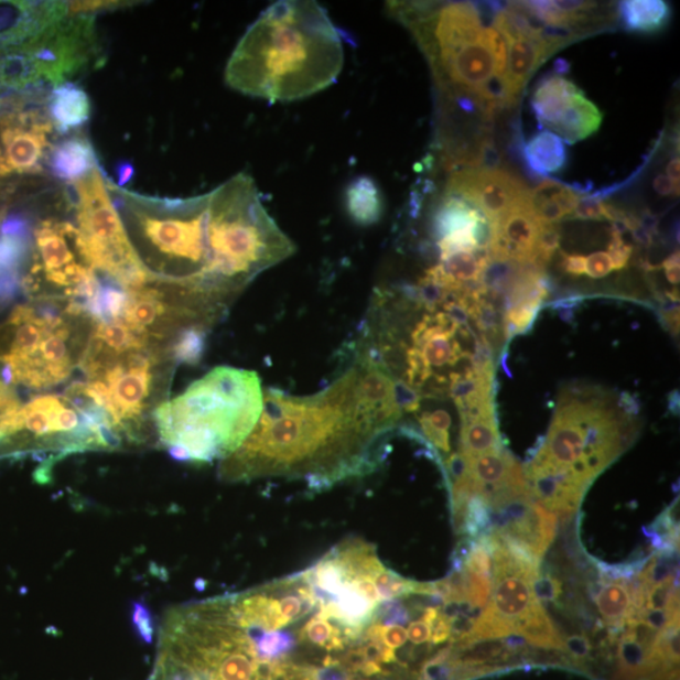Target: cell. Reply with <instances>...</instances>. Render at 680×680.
Returning <instances> with one entry per match:
<instances>
[{"label":"cell","instance_id":"obj_1","mask_svg":"<svg viewBox=\"0 0 680 680\" xmlns=\"http://www.w3.org/2000/svg\"><path fill=\"white\" fill-rule=\"evenodd\" d=\"M403 411L370 386L353 365L309 397L263 391V409L249 438L219 466L220 479L249 482L265 476L304 478L314 492L370 471L374 441L391 430Z\"/></svg>","mask_w":680,"mask_h":680},{"label":"cell","instance_id":"obj_2","mask_svg":"<svg viewBox=\"0 0 680 680\" xmlns=\"http://www.w3.org/2000/svg\"><path fill=\"white\" fill-rule=\"evenodd\" d=\"M344 64L342 35L312 0L270 6L237 43L225 78L233 90L270 102L303 100L332 86Z\"/></svg>","mask_w":680,"mask_h":680},{"label":"cell","instance_id":"obj_3","mask_svg":"<svg viewBox=\"0 0 680 680\" xmlns=\"http://www.w3.org/2000/svg\"><path fill=\"white\" fill-rule=\"evenodd\" d=\"M105 182L149 279L187 290L220 315L226 307L209 280V193L187 198L155 197L120 187L106 176Z\"/></svg>","mask_w":680,"mask_h":680},{"label":"cell","instance_id":"obj_4","mask_svg":"<svg viewBox=\"0 0 680 680\" xmlns=\"http://www.w3.org/2000/svg\"><path fill=\"white\" fill-rule=\"evenodd\" d=\"M262 409L258 374L218 367L174 400L159 404L154 421L174 461L206 464L235 453L258 425Z\"/></svg>","mask_w":680,"mask_h":680},{"label":"cell","instance_id":"obj_5","mask_svg":"<svg viewBox=\"0 0 680 680\" xmlns=\"http://www.w3.org/2000/svg\"><path fill=\"white\" fill-rule=\"evenodd\" d=\"M208 241L211 287L226 307L260 273L296 251L265 209L258 185L247 173L209 192Z\"/></svg>","mask_w":680,"mask_h":680},{"label":"cell","instance_id":"obj_6","mask_svg":"<svg viewBox=\"0 0 680 680\" xmlns=\"http://www.w3.org/2000/svg\"><path fill=\"white\" fill-rule=\"evenodd\" d=\"M0 360L9 381L32 390L57 386L73 374V326L57 309L21 305L9 317Z\"/></svg>","mask_w":680,"mask_h":680},{"label":"cell","instance_id":"obj_7","mask_svg":"<svg viewBox=\"0 0 680 680\" xmlns=\"http://www.w3.org/2000/svg\"><path fill=\"white\" fill-rule=\"evenodd\" d=\"M33 263L23 285L43 300H58L71 314L85 317L100 280L85 251L77 227L55 218L34 229Z\"/></svg>","mask_w":680,"mask_h":680},{"label":"cell","instance_id":"obj_8","mask_svg":"<svg viewBox=\"0 0 680 680\" xmlns=\"http://www.w3.org/2000/svg\"><path fill=\"white\" fill-rule=\"evenodd\" d=\"M73 184L77 229L95 270L127 290L152 281L132 250L100 168Z\"/></svg>","mask_w":680,"mask_h":680},{"label":"cell","instance_id":"obj_9","mask_svg":"<svg viewBox=\"0 0 680 680\" xmlns=\"http://www.w3.org/2000/svg\"><path fill=\"white\" fill-rule=\"evenodd\" d=\"M95 15L68 13L41 37L22 46L41 91L50 93L104 65Z\"/></svg>","mask_w":680,"mask_h":680},{"label":"cell","instance_id":"obj_10","mask_svg":"<svg viewBox=\"0 0 680 680\" xmlns=\"http://www.w3.org/2000/svg\"><path fill=\"white\" fill-rule=\"evenodd\" d=\"M47 99L7 100L0 109V176L39 174L47 165L56 130L46 110Z\"/></svg>","mask_w":680,"mask_h":680},{"label":"cell","instance_id":"obj_11","mask_svg":"<svg viewBox=\"0 0 680 680\" xmlns=\"http://www.w3.org/2000/svg\"><path fill=\"white\" fill-rule=\"evenodd\" d=\"M529 188L518 176L499 168H461L450 174L445 194L471 203L490 225L525 202Z\"/></svg>","mask_w":680,"mask_h":680},{"label":"cell","instance_id":"obj_12","mask_svg":"<svg viewBox=\"0 0 680 680\" xmlns=\"http://www.w3.org/2000/svg\"><path fill=\"white\" fill-rule=\"evenodd\" d=\"M68 13L69 2L0 0V52L37 40Z\"/></svg>","mask_w":680,"mask_h":680},{"label":"cell","instance_id":"obj_13","mask_svg":"<svg viewBox=\"0 0 680 680\" xmlns=\"http://www.w3.org/2000/svg\"><path fill=\"white\" fill-rule=\"evenodd\" d=\"M562 47V43L549 40L519 37L510 42L508 66L500 83L503 106L515 105L536 69Z\"/></svg>","mask_w":680,"mask_h":680},{"label":"cell","instance_id":"obj_14","mask_svg":"<svg viewBox=\"0 0 680 680\" xmlns=\"http://www.w3.org/2000/svg\"><path fill=\"white\" fill-rule=\"evenodd\" d=\"M31 251L30 225L11 216L0 226V304L12 300L21 285L22 271Z\"/></svg>","mask_w":680,"mask_h":680},{"label":"cell","instance_id":"obj_15","mask_svg":"<svg viewBox=\"0 0 680 680\" xmlns=\"http://www.w3.org/2000/svg\"><path fill=\"white\" fill-rule=\"evenodd\" d=\"M47 165L56 179L75 183L99 168L96 150L85 132H73L53 145Z\"/></svg>","mask_w":680,"mask_h":680},{"label":"cell","instance_id":"obj_16","mask_svg":"<svg viewBox=\"0 0 680 680\" xmlns=\"http://www.w3.org/2000/svg\"><path fill=\"white\" fill-rule=\"evenodd\" d=\"M48 118L57 134L69 136L82 129L91 118L90 96L75 83L60 85L48 94Z\"/></svg>","mask_w":680,"mask_h":680},{"label":"cell","instance_id":"obj_17","mask_svg":"<svg viewBox=\"0 0 680 680\" xmlns=\"http://www.w3.org/2000/svg\"><path fill=\"white\" fill-rule=\"evenodd\" d=\"M580 91L575 84L562 75L553 74L542 78L532 96V109L540 127L551 131Z\"/></svg>","mask_w":680,"mask_h":680},{"label":"cell","instance_id":"obj_18","mask_svg":"<svg viewBox=\"0 0 680 680\" xmlns=\"http://www.w3.org/2000/svg\"><path fill=\"white\" fill-rule=\"evenodd\" d=\"M581 198L579 188L547 180L535 190H529L527 207L542 225H555L572 215Z\"/></svg>","mask_w":680,"mask_h":680},{"label":"cell","instance_id":"obj_19","mask_svg":"<svg viewBox=\"0 0 680 680\" xmlns=\"http://www.w3.org/2000/svg\"><path fill=\"white\" fill-rule=\"evenodd\" d=\"M524 158L528 171L533 175L550 176L566 166L568 148L553 132L543 130L524 147Z\"/></svg>","mask_w":680,"mask_h":680},{"label":"cell","instance_id":"obj_20","mask_svg":"<svg viewBox=\"0 0 680 680\" xmlns=\"http://www.w3.org/2000/svg\"><path fill=\"white\" fill-rule=\"evenodd\" d=\"M347 214L358 226L369 227L379 223L384 215L381 190L369 176H358L344 193Z\"/></svg>","mask_w":680,"mask_h":680},{"label":"cell","instance_id":"obj_21","mask_svg":"<svg viewBox=\"0 0 680 680\" xmlns=\"http://www.w3.org/2000/svg\"><path fill=\"white\" fill-rule=\"evenodd\" d=\"M603 114L594 102H591L584 93L580 91L561 120L552 128L558 136L569 144L579 143L595 134L602 127Z\"/></svg>","mask_w":680,"mask_h":680},{"label":"cell","instance_id":"obj_22","mask_svg":"<svg viewBox=\"0 0 680 680\" xmlns=\"http://www.w3.org/2000/svg\"><path fill=\"white\" fill-rule=\"evenodd\" d=\"M619 15L626 31L651 34L666 29L672 9L663 0H625L619 3Z\"/></svg>","mask_w":680,"mask_h":680},{"label":"cell","instance_id":"obj_23","mask_svg":"<svg viewBox=\"0 0 680 680\" xmlns=\"http://www.w3.org/2000/svg\"><path fill=\"white\" fill-rule=\"evenodd\" d=\"M595 603L607 626L615 630L624 628L633 607L630 582L622 578L606 582L598 590Z\"/></svg>","mask_w":680,"mask_h":680},{"label":"cell","instance_id":"obj_24","mask_svg":"<svg viewBox=\"0 0 680 680\" xmlns=\"http://www.w3.org/2000/svg\"><path fill=\"white\" fill-rule=\"evenodd\" d=\"M515 634L536 648L564 651V641L542 603L537 604L533 611L516 624Z\"/></svg>","mask_w":680,"mask_h":680},{"label":"cell","instance_id":"obj_25","mask_svg":"<svg viewBox=\"0 0 680 680\" xmlns=\"http://www.w3.org/2000/svg\"><path fill=\"white\" fill-rule=\"evenodd\" d=\"M505 449L497 419L465 423L462 430L461 453L467 458Z\"/></svg>","mask_w":680,"mask_h":680},{"label":"cell","instance_id":"obj_26","mask_svg":"<svg viewBox=\"0 0 680 680\" xmlns=\"http://www.w3.org/2000/svg\"><path fill=\"white\" fill-rule=\"evenodd\" d=\"M373 581L381 602L413 594L432 596L434 593L432 584H421V582L404 579L399 573L387 569L379 572Z\"/></svg>","mask_w":680,"mask_h":680},{"label":"cell","instance_id":"obj_27","mask_svg":"<svg viewBox=\"0 0 680 680\" xmlns=\"http://www.w3.org/2000/svg\"><path fill=\"white\" fill-rule=\"evenodd\" d=\"M299 640L328 651L343 650L348 644L337 626L317 614L300 630Z\"/></svg>","mask_w":680,"mask_h":680},{"label":"cell","instance_id":"obj_28","mask_svg":"<svg viewBox=\"0 0 680 680\" xmlns=\"http://www.w3.org/2000/svg\"><path fill=\"white\" fill-rule=\"evenodd\" d=\"M207 343V328L192 326L182 331L173 341L171 356L176 364L196 366L205 355Z\"/></svg>","mask_w":680,"mask_h":680},{"label":"cell","instance_id":"obj_29","mask_svg":"<svg viewBox=\"0 0 680 680\" xmlns=\"http://www.w3.org/2000/svg\"><path fill=\"white\" fill-rule=\"evenodd\" d=\"M542 305V299H527L508 307L505 320L507 339L510 341L516 335L531 332Z\"/></svg>","mask_w":680,"mask_h":680},{"label":"cell","instance_id":"obj_30","mask_svg":"<svg viewBox=\"0 0 680 680\" xmlns=\"http://www.w3.org/2000/svg\"><path fill=\"white\" fill-rule=\"evenodd\" d=\"M253 644L260 660L280 661L296 647V640L287 632H265Z\"/></svg>","mask_w":680,"mask_h":680},{"label":"cell","instance_id":"obj_31","mask_svg":"<svg viewBox=\"0 0 680 680\" xmlns=\"http://www.w3.org/2000/svg\"><path fill=\"white\" fill-rule=\"evenodd\" d=\"M465 584V603L475 608L488 605L492 595V578L462 569Z\"/></svg>","mask_w":680,"mask_h":680},{"label":"cell","instance_id":"obj_32","mask_svg":"<svg viewBox=\"0 0 680 680\" xmlns=\"http://www.w3.org/2000/svg\"><path fill=\"white\" fill-rule=\"evenodd\" d=\"M130 620L139 639L145 644H152L155 637V617L144 603L137 602L131 605Z\"/></svg>","mask_w":680,"mask_h":680},{"label":"cell","instance_id":"obj_33","mask_svg":"<svg viewBox=\"0 0 680 680\" xmlns=\"http://www.w3.org/2000/svg\"><path fill=\"white\" fill-rule=\"evenodd\" d=\"M410 622V613L400 602L388 600L376 607L373 623L385 626L404 625Z\"/></svg>","mask_w":680,"mask_h":680},{"label":"cell","instance_id":"obj_34","mask_svg":"<svg viewBox=\"0 0 680 680\" xmlns=\"http://www.w3.org/2000/svg\"><path fill=\"white\" fill-rule=\"evenodd\" d=\"M633 247L623 240V235L613 229L612 242L608 245V256H611L614 270L626 268L632 259Z\"/></svg>","mask_w":680,"mask_h":680},{"label":"cell","instance_id":"obj_35","mask_svg":"<svg viewBox=\"0 0 680 680\" xmlns=\"http://www.w3.org/2000/svg\"><path fill=\"white\" fill-rule=\"evenodd\" d=\"M571 216L578 219H604V199L597 196L582 197Z\"/></svg>","mask_w":680,"mask_h":680},{"label":"cell","instance_id":"obj_36","mask_svg":"<svg viewBox=\"0 0 680 680\" xmlns=\"http://www.w3.org/2000/svg\"><path fill=\"white\" fill-rule=\"evenodd\" d=\"M454 620L443 612H439L430 625V641L434 646L444 644L453 635Z\"/></svg>","mask_w":680,"mask_h":680},{"label":"cell","instance_id":"obj_37","mask_svg":"<svg viewBox=\"0 0 680 680\" xmlns=\"http://www.w3.org/2000/svg\"><path fill=\"white\" fill-rule=\"evenodd\" d=\"M613 270V262L607 252H596L586 259V273L590 278L603 279Z\"/></svg>","mask_w":680,"mask_h":680},{"label":"cell","instance_id":"obj_38","mask_svg":"<svg viewBox=\"0 0 680 680\" xmlns=\"http://www.w3.org/2000/svg\"><path fill=\"white\" fill-rule=\"evenodd\" d=\"M379 634H381V639L385 643V646L392 650L403 647L406 641L409 639L408 630H406L401 625H381V628H379Z\"/></svg>","mask_w":680,"mask_h":680},{"label":"cell","instance_id":"obj_39","mask_svg":"<svg viewBox=\"0 0 680 680\" xmlns=\"http://www.w3.org/2000/svg\"><path fill=\"white\" fill-rule=\"evenodd\" d=\"M420 425L423 435H425L427 440H429L430 443L434 445V447L441 450V452H444L446 454L450 453V450H452V447H450V436L447 431H439L434 428H431L429 423L421 419Z\"/></svg>","mask_w":680,"mask_h":680},{"label":"cell","instance_id":"obj_40","mask_svg":"<svg viewBox=\"0 0 680 680\" xmlns=\"http://www.w3.org/2000/svg\"><path fill=\"white\" fill-rule=\"evenodd\" d=\"M420 419L439 431L449 432L450 427H452V418H450V414L444 410L422 413Z\"/></svg>","mask_w":680,"mask_h":680},{"label":"cell","instance_id":"obj_41","mask_svg":"<svg viewBox=\"0 0 680 680\" xmlns=\"http://www.w3.org/2000/svg\"><path fill=\"white\" fill-rule=\"evenodd\" d=\"M562 269L570 276H584L586 273V258L581 255H564Z\"/></svg>","mask_w":680,"mask_h":680},{"label":"cell","instance_id":"obj_42","mask_svg":"<svg viewBox=\"0 0 680 680\" xmlns=\"http://www.w3.org/2000/svg\"><path fill=\"white\" fill-rule=\"evenodd\" d=\"M408 637L414 646L430 641V628L422 620L413 622L409 626Z\"/></svg>","mask_w":680,"mask_h":680},{"label":"cell","instance_id":"obj_43","mask_svg":"<svg viewBox=\"0 0 680 680\" xmlns=\"http://www.w3.org/2000/svg\"><path fill=\"white\" fill-rule=\"evenodd\" d=\"M652 187L659 194V196H670V194H674V196H679V182H674L668 179L665 174H659L652 183Z\"/></svg>","mask_w":680,"mask_h":680},{"label":"cell","instance_id":"obj_44","mask_svg":"<svg viewBox=\"0 0 680 680\" xmlns=\"http://www.w3.org/2000/svg\"><path fill=\"white\" fill-rule=\"evenodd\" d=\"M666 277L670 284H679V250L670 255L663 262Z\"/></svg>","mask_w":680,"mask_h":680},{"label":"cell","instance_id":"obj_45","mask_svg":"<svg viewBox=\"0 0 680 680\" xmlns=\"http://www.w3.org/2000/svg\"><path fill=\"white\" fill-rule=\"evenodd\" d=\"M619 406L626 417H635L640 410V402L635 400V397L628 392L620 396Z\"/></svg>","mask_w":680,"mask_h":680},{"label":"cell","instance_id":"obj_46","mask_svg":"<svg viewBox=\"0 0 680 680\" xmlns=\"http://www.w3.org/2000/svg\"><path fill=\"white\" fill-rule=\"evenodd\" d=\"M18 403L14 393L0 381V413L6 412L9 409L15 408Z\"/></svg>","mask_w":680,"mask_h":680},{"label":"cell","instance_id":"obj_47","mask_svg":"<svg viewBox=\"0 0 680 680\" xmlns=\"http://www.w3.org/2000/svg\"><path fill=\"white\" fill-rule=\"evenodd\" d=\"M667 176L674 182H679V158H674L668 163Z\"/></svg>","mask_w":680,"mask_h":680},{"label":"cell","instance_id":"obj_48","mask_svg":"<svg viewBox=\"0 0 680 680\" xmlns=\"http://www.w3.org/2000/svg\"><path fill=\"white\" fill-rule=\"evenodd\" d=\"M119 180L120 183H117L118 185H120V187H122V184H126L129 180L130 176L132 175V172H134V170H132L131 165L128 164H123L119 168Z\"/></svg>","mask_w":680,"mask_h":680},{"label":"cell","instance_id":"obj_49","mask_svg":"<svg viewBox=\"0 0 680 680\" xmlns=\"http://www.w3.org/2000/svg\"><path fill=\"white\" fill-rule=\"evenodd\" d=\"M669 410L674 414L679 413V392L674 391L669 395Z\"/></svg>","mask_w":680,"mask_h":680},{"label":"cell","instance_id":"obj_50","mask_svg":"<svg viewBox=\"0 0 680 680\" xmlns=\"http://www.w3.org/2000/svg\"><path fill=\"white\" fill-rule=\"evenodd\" d=\"M559 313H560V316L562 317V320L564 322H569V323H571L572 320H573V316H575V311H573L572 307L559 309Z\"/></svg>","mask_w":680,"mask_h":680}]
</instances>
